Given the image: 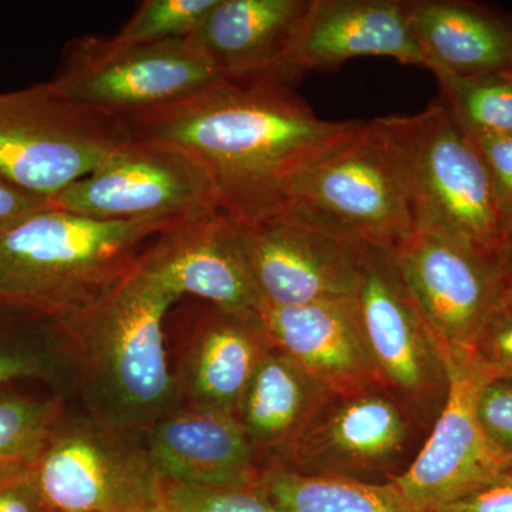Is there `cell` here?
I'll use <instances>...</instances> for the list:
<instances>
[{
    "label": "cell",
    "instance_id": "6da1fadb",
    "mask_svg": "<svg viewBox=\"0 0 512 512\" xmlns=\"http://www.w3.org/2000/svg\"><path fill=\"white\" fill-rule=\"evenodd\" d=\"M124 124L131 138L170 144L200 161L222 214L248 222L281 210L291 185L349 144L366 121L320 119L291 84L278 80L221 77Z\"/></svg>",
    "mask_w": 512,
    "mask_h": 512
},
{
    "label": "cell",
    "instance_id": "7a4b0ae2",
    "mask_svg": "<svg viewBox=\"0 0 512 512\" xmlns=\"http://www.w3.org/2000/svg\"><path fill=\"white\" fill-rule=\"evenodd\" d=\"M180 301L136 264L86 308L55 320L89 414L143 434L181 406L165 346V323Z\"/></svg>",
    "mask_w": 512,
    "mask_h": 512
},
{
    "label": "cell",
    "instance_id": "3957f363",
    "mask_svg": "<svg viewBox=\"0 0 512 512\" xmlns=\"http://www.w3.org/2000/svg\"><path fill=\"white\" fill-rule=\"evenodd\" d=\"M184 221L99 220L52 204L0 235V302L53 320L80 311L119 284L154 239Z\"/></svg>",
    "mask_w": 512,
    "mask_h": 512
},
{
    "label": "cell",
    "instance_id": "277c9868",
    "mask_svg": "<svg viewBox=\"0 0 512 512\" xmlns=\"http://www.w3.org/2000/svg\"><path fill=\"white\" fill-rule=\"evenodd\" d=\"M376 121L402 174L417 231L443 232L503 259L487 165L443 101L412 116Z\"/></svg>",
    "mask_w": 512,
    "mask_h": 512
},
{
    "label": "cell",
    "instance_id": "5b68a950",
    "mask_svg": "<svg viewBox=\"0 0 512 512\" xmlns=\"http://www.w3.org/2000/svg\"><path fill=\"white\" fill-rule=\"evenodd\" d=\"M130 138L124 121L66 99L50 82L0 94V175L47 200Z\"/></svg>",
    "mask_w": 512,
    "mask_h": 512
},
{
    "label": "cell",
    "instance_id": "8992f818",
    "mask_svg": "<svg viewBox=\"0 0 512 512\" xmlns=\"http://www.w3.org/2000/svg\"><path fill=\"white\" fill-rule=\"evenodd\" d=\"M282 208L362 247L397 251L417 231L402 174L376 119L302 174Z\"/></svg>",
    "mask_w": 512,
    "mask_h": 512
},
{
    "label": "cell",
    "instance_id": "52a82bcc",
    "mask_svg": "<svg viewBox=\"0 0 512 512\" xmlns=\"http://www.w3.org/2000/svg\"><path fill=\"white\" fill-rule=\"evenodd\" d=\"M52 511L157 512L165 480L143 434L67 412L32 467Z\"/></svg>",
    "mask_w": 512,
    "mask_h": 512
},
{
    "label": "cell",
    "instance_id": "ba28073f",
    "mask_svg": "<svg viewBox=\"0 0 512 512\" xmlns=\"http://www.w3.org/2000/svg\"><path fill=\"white\" fill-rule=\"evenodd\" d=\"M218 79L187 40L126 45L86 36L66 46L50 84L66 99L124 121L187 99Z\"/></svg>",
    "mask_w": 512,
    "mask_h": 512
},
{
    "label": "cell",
    "instance_id": "9c48e42d",
    "mask_svg": "<svg viewBox=\"0 0 512 512\" xmlns=\"http://www.w3.org/2000/svg\"><path fill=\"white\" fill-rule=\"evenodd\" d=\"M99 220L201 217L220 211L207 168L180 148L130 138L50 200Z\"/></svg>",
    "mask_w": 512,
    "mask_h": 512
},
{
    "label": "cell",
    "instance_id": "30bf717a",
    "mask_svg": "<svg viewBox=\"0 0 512 512\" xmlns=\"http://www.w3.org/2000/svg\"><path fill=\"white\" fill-rule=\"evenodd\" d=\"M436 350L446 376V403L419 456L393 480L416 512H436L512 467V458L491 443L478 420V394L491 377L476 353Z\"/></svg>",
    "mask_w": 512,
    "mask_h": 512
},
{
    "label": "cell",
    "instance_id": "8fae6325",
    "mask_svg": "<svg viewBox=\"0 0 512 512\" xmlns=\"http://www.w3.org/2000/svg\"><path fill=\"white\" fill-rule=\"evenodd\" d=\"M393 254L436 349L474 350L510 285L503 259L429 229L414 232Z\"/></svg>",
    "mask_w": 512,
    "mask_h": 512
},
{
    "label": "cell",
    "instance_id": "7c38bea8",
    "mask_svg": "<svg viewBox=\"0 0 512 512\" xmlns=\"http://www.w3.org/2000/svg\"><path fill=\"white\" fill-rule=\"evenodd\" d=\"M234 224L264 303L296 306L355 298L362 245L289 208Z\"/></svg>",
    "mask_w": 512,
    "mask_h": 512
},
{
    "label": "cell",
    "instance_id": "4fadbf2b",
    "mask_svg": "<svg viewBox=\"0 0 512 512\" xmlns=\"http://www.w3.org/2000/svg\"><path fill=\"white\" fill-rule=\"evenodd\" d=\"M137 265L180 299L239 316H258L262 301L237 227L221 211L190 218L154 239Z\"/></svg>",
    "mask_w": 512,
    "mask_h": 512
},
{
    "label": "cell",
    "instance_id": "5bb4252c",
    "mask_svg": "<svg viewBox=\"0 0 512 512\" xmlns=\"http://www.w3.org/2000/svg\"><path fill=\"white\" fill-rule=\"evenodd\" d=\"M356 305L380 379L420 396L444 376L436 345L404 285L393 251L363 248Z\"/></svg>",
    "mask_w": 512,
    "mask_h": 512
},
{
    "label": "cell",
    "instance_id": "9a60e30c",
    "mask_svg": "<svg viewBox=\"0 0 512 512\" xmlns=\"http://www.w3.org/2000/svg\"><path fill=\"white\" fill-rule=\"evenodd\" d=\"M174 369L181 406L237 416L259 363L272 348L258 316H239L195 301L183 311Z\"/></svg>",
    "mask_w": 512,
    "mask_h": 512
},
{
    "label": "cell",
    "instance_id": "2e32d148",
    "mask_svg": "<svg viewBox=\"0 0 512 512\" xmlns=\"http://www.w3.org/2000/svg\"><path fill=\"white\" fill-rule=\"evenodd\" d=\"M312 0H217L187 40L224 79L295 84L296 47Z\"/></svg>",
    "mask_w": 512,
    "mask_h": 512
},
{
    "label": "cell",
    "instance_id": "e0dca14e",
    "mask_svg": "<svg viewBox=\"0 0 512 512\" xmlns=\"http://www.w3.org/2000/svg\"><path fill=\"white\" fill-rule=\"evenodd\" d=\"M259 319L274 348L291 357L330 394L355 396L380 379L355 298L296 306L262 303Z\"/></svg>",
    "mask_w": 512,
    "mask_h": 512
},
{
    "label": "cell",
    "instance_id": "ac0fdd59",
    "mask_svg": "<svg viewBox=\"0 0 512 512\" xmlns=\"http://www.w3.org/2000/svg\"><path fill=\"white\" fill-rule=\"evenodd\" d=\"M165 481L231 487L256 485L261 468L237 417L180 406L143 433Z\"/></svg>",
    "mask_w": 512,
    "mask_h": 512
},
{
    "label": "cell",
    "instance_id": "d6986e66",
    "mask_svg": "<svg viewBox=\"0 0 512 512\" xmlns=\"http://www.w3.org/2000/svg\"><path fill=\"white\" fill-rule=\"evenodd\" d=\"M392 57L426 67L403 0H312L296 47L298 76L330 70L356 57Z\"/></svg>",
    "mask_w": 512,
    "mask_h": 512
},
{
    "label": "cell",
    "instance_id": "ffe728a7",
    "mask_svg": "<svg viewBox=\"0 0 512 512\" xmlns=\"http://www.w3.org/2000/svg\"><path fill=\"white\" fill-rule=\"evenodd\" d=\"M407 10L431 72L460 77L510 72L511 16L461 0H412Z\"/></svg>",
    "mask_w": 512,
    "mask_h": 512
},
{
    "label": "cell",
    "instance_id": "44dd1931",
    "mask_svg": "<svg viewBox=\"0 0 512 512\" xmlns=\"http://www.w3.org/2000/svg\"><path fill=\"white\" fill-rule=\"evenodd\" d=\"M407 423L396 404L375 393L348 396L323 419L316 417L292 448L296 466L365 468L402 450Z\"/></svg>",
    "mask_w": 512,
    "mask_h": 512
},
{
    "label": "cell",
    "instance_id": "7402d4cb",
    "mask_svg": "<svg viewBox=\"0 0 512 512\" xmlns=\"http://www.w3.org/2000/svg\"><path fill=\"white\" fill-rule=\"evenodd\" d=\"M298 363L272 346L259 363L237 410V419L261 454H291L329 397Z\"/></svg>",
    "mask_w": 512,
    "mask_h": 512
},
{
    "label": "cell",
    "instance_id": "603a6c76",
    "mask_svg": "<svg viewBox=\"0 0 512 512\" xmlns=\"http://www.w3.org/2000/svg\"><path fill=\"white\" fill-rule=\"evenodd\" d=\"M256 487L282 512H416L393 481L308 474L284 463L261 468Z\"/></svg>",
    "mask_w": 512,
    "mask_h": 512
},
{
    "label": "cell",
    "instance_id": "cb8c5ba5",
    "mask_svg": "<svg viewBox=\"0 0 512 512\" xmlns=\"http://www.w3.org/2000/svg\"><path fill=\"white\" fill-rule=\"evenodd\" d=\"M73 383L55 320L0 302V389L16 383Z\"/></svg>",
    "mask_w": 512,
    "mask_h": 512
},
{
    "label": "cell",
    "instance_id": "d4e9b609",
    "mask_svg": "<svg viewBox=\"0 0 512 512\" xmlns=\"http://www.w3.org/2000/svg\"><path fill=\"white\" fill-rule=\"evenodd\" d=\"M66 413L60 393L37 396L13 386L0 389V470L33 467Z\"/></svg>",
    "mask_w": 512,
    "mask_h": 512
},
{
    "label": "cell",
    "instance_id": "484cf974",
    "mask_svg": "<svg viewBox=\"0 0 512 512\" xmlns=\"http://www.w3.org/2000/svg\"><path fill=\"white\" fill-rule=\"evenodd\" d=\"M444 106L470 136L512 134V74L460 77L434 72Z\"/></svg>",
    "mask_w": 512,
    "mask_h": 512
},
{
    "label": "cell",
    "instance_id": "4316f807",
    "mask_svg": "<svg viewBox=\"0 0 512 512\" xmlns=\"http://www.w3.org/2000/svg\"><path fill=\"white\" fill-rule=\"evenodd\" d=\"M217 0H144L123 29L113 36L126 45L188 40Z\"/></svg>",
    "mask_w": 512,
    "mask_h": 512
},
{
    "label": "cell",
    "instance_id": "83f0119b",
    "mask_svg": "<svg viewBox=\"0 0 512 512\" xmlns=\"http://www.w3.org/2000/svg\"><path fill=\"white\" fill-rule=\"evenodd\" d=\"M165 504L175 512H282L256 485L204 487L165 481Z\"/></svg>",
    "mask_w": 512,
    "mask_h": 512
},
{
    "label": "cell",
    "instance_id": "f1b7e54d",
    "mask_svg": "<svg viewBox=\"0 0 512 512\" xmlns=\"http://www.w3.org/2000/svg\"><path fill=\"white\" fill-rule=\"evenodd\" d=\"M471 137L490 174L505 248L508 239L512 237V134Z\"/></svg>",
    "mask_w": 512,
    "mask_h": 512
},
{
    "label": "cell",
    "instance_id": "f546056e",
    "mask_svg": "<svg viewBox=\"0 0 512 512\" xmlns=\"http://www.w3.org/2000/svg\"><path fill=\"white\" fill-rule=\"evenodd\" d=\"M474 353L491 379L512 380V306L507 302L491 313Z\"/></svg>",
    "mask_w": 512,
    "mask_h": 512
},
{
    "label": "cell",
    "instance_id": "4dcf8cb0",
    "mask_svg": "<svg viewBox=\"0 0 512 512\" xmlns=\"http://www.w3.org/2000/svg\"><path fill=\"white\" fill-rule=\"evenodd\" d=\"M477 414L491 443L512 458V380H488L478 394Z\"/></svg>",
    "mask_w": 512,
    "mask_h": 512
},
{
    "label": "cell",
    "instance_id": "1f68e13d",
    "mask_svg": "<svg viewBox=\"0 0 512 512\" xmlns=\"http://www.w3.org/2000/svg\"><path fill=\"white\" fill-rule=\"evenodd\" d=\"M0 512H52L32 467L0 470Z\"/></svg>",
    "mask_w": 512,
    "mask_h": 512
},
{
    "label": "cell",
    "instance_id": "d6a6232c",
    "mask_svg": "<svg viewBox=\"0 0 512 512\" xmlns=\"http://www.w3.org/2000/svg\"><path fill=\"white\" fill-rule=\"evenodd\" d=\"M436 512H512V474H505Z\"/></svg>",
    "mask_w": 512,
    "mask_h": 512
},
{
    "label": "cell",
    "instance_id": "836d02e7",
    "mask_svg": "<svg viewBox=\"0 0 512 512\" xmlns=\"http://www.w3.org/2000/svg\"><path fill=\"white\" fill-rule=\"evenodd\" d=\"M50 205L52 202L47 198L22 190L0 175V235Z\"/></svg>",
    "mask_w": 512,
    "mask_h": 512
},
{
    "label": "cell",
    "instance_id": "e575fe53",
    "mask_svg": "<svg viewBox=\"0 0 512 512\" xmlns=\"http://www.w3.org/2000/svg\"><path fill=\"white\" fill-rule=\"evenodd\" d=\"M503 265L505 274H507L508 282L512 284V237L508 239L507 244H505L503 252Z\"/></svg>",
    "mask_w": 512,
    "mask_h": 512
},
{
    "label": "cell",
    "instance_id": "d590c367",
    "mask_svg": "<svg viewBox=\"0 0 512 512\" xmlns=\"http://www.w3.org/2000/svg\"><path fill=\"white\" fill-rule=\"evenodd\" d=\"M504 301L508 303V305L512 306V284L508 285L507 292H505Z\"/></svg>",
    "mask_w": 512,
    "mask_h": 512
},
{
    "label": "cell",
    "instance_id": "8d00e7d4",
    "mask_svg": "<svg viewBox=\"0 0 512 512\" xmlns=\"http://www.w3.org/2000/svg\"><path fill=\"white\" fill-rule=\"evenodd\" d=\"M157 512H175L174 510H171L170 507H168L167 504L164 505L163 508H161V510H158Z\"/></svg>",
    "mask_w": 512,
    "mask_h": 512
},
{
    "label": "cell",
    "instance_id": "74e56055",
    "mask_svg": "<svg viewBox=\"0 0 512 512\" xmlns=\"http://www.w3.org/2000/svg\"><path fill=\"white\" fill-rule=\"evenodd\" d=\"M52 512H62V511H52Z\"/></svg>",
    "mask_w": 512,
    "mask_h": 512
},
{
    "label": "cell",
    "instance_id": "f35d334b",
    "mask_svg": "<svg viewBox=\"0 0 512 512\" xmlns=\"http://www.w3.org/2000/svg\"><path fill=\"white\" fill-rule=\"evenodd\" d=\"M510 73L512 74V67H511Z\"/></svg>",
    "mask_w": 512,
    "mask_h": 512
},
{
    "label": "cell",
    "instance_id": "ab89813d",
    "mask_svg": "<svg viewBox=\"0 0 512 512\" xmlns=\"http://www.w3.org/2000/svg\"><path fill=\"white\" fill-rule=\"evenodd\" d=\"M510 473L512 474V467H511V471H510Z\"/></svg>",
    "mask_w": 512,
    "mask_h": 512
}]
</instances>
